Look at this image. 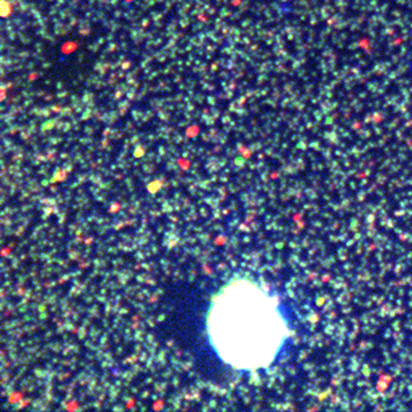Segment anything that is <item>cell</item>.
I'll return each instance as SVG.
<instances>
[{
  "label": "cell",
  "mask_w": 412,
  "mask_h": 412,
  "mask_svg": "<svg viewBox=\"0 0 412 412\" xmlns=\"http://www.w3.org/2000/svg\"><path fill=\"white\" fill-rule=\"evenodd\" d=\"M287 332L276 298L247 278L222 288L208 312L212 346L236 370L268 367L286 343Z\"/></svg>",
  "instance_id": "cell-1"
}]
</instances>
